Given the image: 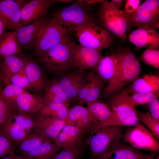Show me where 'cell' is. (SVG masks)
Returning a JSON list of instances; mask_svg holds the SVG:
<instances>
[{
  "label": "cell",
  "mask_w": 159,
  "mask_h": 159,
  "mask_svg": "<svg viewBox=\"0 0 159 159\" xmlns=\"http://www.w3.org/2000/svg\"><path fill=\"white\" fill-rule=\"evenodd\" d=\"M89 159H91V158H89Z\"/></svg>",
  "instance_id": "54"
},
{
  "label": "cell",
  "mask_w": 159,
  "mask_h": 159,
  "mask_svg": "<svg viewBox=\"0 0 159 159\" xmlns=\"http://www.w3.org/2000/svg\"><path fill=\"white\" fill-rule=\"evenodd\" d=\"M128 40L138 49L143 47H159V34L155 29L147 27L137 28L131 33Z\"/></svg>",
  "instance_id": "17"
},
{
  "label": "cell",
  "mask_w": 159,
  "mask_h": 159,
  "mask_svg": "<svg viewBox=\"0 0 159 159\" xmlns=\"http://www.w3.org/2000/svg\"><path fill=\"white\" fill-rule=\"evenodd\" d=\"M122 0H111L110 1L112 4L119 10L122 7L124 2Z\"/></svg>",
  "instance_id": "45"
},
{
  "label": "cell",
  "mask_w": 159,
  "mask_h": 159,
  "mask_svg": "<svg viewBox=\"0 0 159 159\" xmlns=\"http://www.w3.org/2000/svg\"><path fill=\"white\" fill-rule=\"evenodd\" d=\"M24 69L32 88L38 91H42L45 89L48 82L40 67L37 63L26 58Z\"/></svg>",
  "instance_id": "24"
},
{
  "label": "cell",
  "mask_w": 159,
  "mask_h": 159,
  "mask_svg": "<svg viewBox=\"0 0 159 159\" xmlns=\"http://www.w3.org/2000/svg\"><path fill=\"white\" fill-rule=\"evenodd\" d=\"M115 53L118 60V68L114 78L103 91L105 97L111 96L119 92L138 77L141 72L139 60L130 50L120 48Z\"/></svg>",
  "instance_id": "1"
},
{
  "label": "cell",
  "mask_w": 159,
  "mask_h": 159,
  "mask_svg": "<svg viewBox=\"0 0 159 159\" xmlns=\"http://www.w3.org/2000/svg\"><path fill=\"white\" fill-rule=\"evenodd\" d=\"M88 75L85 70L78 69L60 76V85L70 102L77 100L79 92Z\"/></svg>",
  "instance_id": "14"
},
{
  "label": "cell",
  "mask_w": 159,
  "mask_h": 159,
  "mask_svg": "<svg viewBox=\"0 0 159 159\" xmlns=\"http://www.w3.org/2000/svg\"><path fill=\"white\" fill-rule=\"evenodd\" d=\"M3 95L8 102L17 109L16 100L17 97L27 92L25 89L12 84L6 85L3 89Z\"/></svg>",
  "instance_id": "39"
},
{
  "label": "cell",
  "mask_w": 159,
  "mask_h": 159,
  "mask_svg": "<svg viewBox=\"0 0 159 159\" xmlns=\"http://www.w3.org/2000/svg\"><path fill=\"white\" fill-rule=\"evenodd\" d=\"M122 130L118 125H107L90 131L85 142L90 148L91 159H99L121 143Z\"/></svg>",
  "instance_id": "3"
},
{
  "label": "cell",
  "mask_w": 159,
  "mask_h": 159,
  "mask_svg": "<svg viewBox=\"0 0 159 159\" xmlns=\"http://www.w3.org/2000/svg\"><path fill=\"white\" fill-rule=\"evenodd\" d=\"M92 82L91 72L88 74L79 92L77 100L80 104H83L85 98L87 94Z\"/></svg>",
  "instance_id": "42"
},
{
  "label": "cell",
  "mask_w": 159,
  "mask_h": 159,
  "mask_svg": "<svg viewBox=\"0 0 159 159\" xmlns=\"http://www.w3.org/2000/svg\"><path fill=\"white\" fill-rule=\"evenodd\" d=\"M24 0H0V16L4 21L6 29L16 31L20 23L21 9Z\"/></svg>",
  "instance_id": "13"
},
{
  "label": "cell",
  "mask_w": 159,
  "mask_h": 159,
  "mask_svg": "<svg viewBox=\"0 0 159 159\" xmlns=\"http://www.w3.org/2000/svg\"><path fill=\"white\" fill-rule=\"evenodd\" d=\"M91 73L92 84L84 101V104H86L98 100L105 85V82L98 76L94 71L92 72Z\"/></svg>",
  "instance_id": "33"
},
{
  "label": "cell",
  "mask_w": 159,
  "mask_h": 159,
  "mask_svg": "<svg viewBox=\"0 0 159 159\" xmlns=\"http://www.w3.org/2000/svg\"><path fill=\"white\" fill-rule=\"evenodd\" d=\"M84 1L89 5L98 3H101L103 0H83Z\"/></svg>",
  "instance_id": "47"
},
{
  "label": "cell",
  "mask_w": 159,
  "mask_h": 159,
  "mask_svg": "<svg viewBox=\"0 0 159 159\" xmlns=\"http://www.w3.org/2000/svg\"><path fill=\"white\" fill-rule=\"evenodd\" d=\"M14 142L0 131V158L14 152Z\"/></svg>",
  "instance_id": "40"
},
{
  "label": "cell",
  "mask_w": 159,
  "mask_h": 159,
  "mask_svg": "<svg viewBox=\"0 0 159 159\" xmlns=\"http://www.w3.org/2000/svg\"><path fill=\"white\" fill-rule=\"evenodd\" d=\"M0 80V130L17 109L9 104L4 97L3 93V84Z\"/></svg>",
  "instance_id": "34"
},
{
  "label": "cell",
  "mask_w": 159,
  "mask_h": 159,
  "mask_svg": "<svg viewBox=\"0 0 159 159\" xmlns=\"http://www.w3.org/2000/svg\"><path fill=\"white\" fill-rule=\"evenodd\" d=\"M148 104L150 115L155 118L159 120V101L158 98L155 99Z\"/></svg>",
  "instance_id": "44"
},
{
  "label": "cell",
  "mask_w": 159,
  "mask_h": 159,
  "mask_svg": "<svg viewBox=\"0 0 159 159\" xmlns=\"http://www.w3.org/2000/svg\"><path fill=\"white\" fill-rule=\"evenodd\" d=\"M15 155V154L13 152L3 158L2 159H13Z\"/></svg>",
  "instance_id": "48"
},
{
  "label": "cell",
  "mask_w": 159,
  "mask_h": 159,
  "mask_svg": "<svg viewBox=\"0 0 159 159\" xmlns=\"http://www.w3.org/2000/svg\"><path fill=\"white\" fill-rule=\"evenodd\" d=\"M61 148L54 141L48 142L21 154L28 159H54Z\"/></svg>",
  "instance_id": "28"
},
{
  "label": "cell",
  "mask_w": 159,
  "mask_h": 159,
  "mask_svg": "<svg viewBox=\"0 0 159 159\" xmlns=\"http://www.w3.org/2000/svg\"><path fill=\"white\" fill-rule=\"evenodd\" d=\"M130 94L145 93L159 91V75L146 74L138 77L127 87Z\"/></svg>",
  "instance_id": "25"
},
{
  "label": "cell",
  "mask_w": 159,
  "mask_h": 159,
  "mask_svg": "<svg viewBox=\"0 0 159 159\" xmlns=\"http://www.w3.org/2000/svg\"><path fill=\"white\" fill-rule=\"evenodd\" d=\"M57 2L56 0L25 1L21 8V24L19 29L44 17L50 6Z\"/></svg>",
  "instance_id": "12"
},
{
  "label": "cell",
  "mask_w": 159,
  "mask_h": 159,
  "mask_svg": "<svg viewBox=\"0 0 159 159\" xmlns=\"http://www.w3.org/2000/svg\"><path fill=\"white\" fill-rule=\"evenodd\" d=\"M122 135L124 142L136 149L159 152V143L152 133L139 121Z\"/></svg>",
  "instance_id": "10"
},
{
  "label": "cell",
  "mask_w": 159,
  "mask_h": 159,
  "mask_svg": "<svg viewBox=\"0 0 159 159\" xmlns=\"http://www.w3.org/2000/svg\"><path fill=\"white\" fill-rule=\"evenodd\" d=\"M53 141L38 133L33 132L23 140L15 144L21 153L27 152L44 143Z\"/></svg>",
  "instance_id": "32"
},
{
  "label": "cell",
  "mask_w": 159,
  "mask_h": 159,
  "mask_svg": "<svg viewBox=\"0 0 159 159\" xmlns=\"http://www.w3.org/2000/svg\"><path fill=\"white\" fill-rule=\"evenodd\" d=\"M45 89L44 102L69 105L70 102L59 80L55 79L52 80L48 83Z\"/></svg>",
  "instance_id": "30"
},
{
  "label": "cell",
  "mask_w": 159,
  "mask_h": 159,
  "mask_svg": "<svg viewBox=\"0 0 159 159\" xmlns=\"http://www.w3.org/2000/svg\"><path fill=\"white\" fill-rule=\"evenodd\" d=\"M17 55L24 56L20 51L16 31L4 33L0 40V57Z\"/></svg>",
  "instance_id": "29"
},
{
  "label": "cell",
  "mask_w": 159,
  "mask_h": 159,
  "mask_svg": "<svg viewBox=\"0 0 159 159\" xmlns=\"http://www.w3.org/2000/svg\"><path fill=\"white\" fill-rule=\"evenodd\" d=\"M122 13L127 23V31L134 27L159 28L158 0H145L131 14H127L123 11Z\"/></svg>",
  "instance_id": "8"
},
{
  "label": "cell",
  "mask_w": 159,
  "mask_h": 159,
  "mask_svg": "<svg viewBox=\"0 0 159 159\" xmlns=\"http://www.w3.org/2000/svg\"><path fill=\"white\" fill-rule=\"evenodd\" d=\"M69 33L51 19L48 20L36 37L33 46L35 54L40 56L50 47L65 38Z\"/></svg>",
  "instance_id": "11"
},
{
  "label": "cell",
  "mask_w": 159,
  "mask_h": 159,
  "mask_svg": "<svg viewBox=\"0 0 159 159\" xmlns=\"http://www.w3.org/2000/svg\"><path fill=\"white\" fill-rule=\"evenodd\" d=\"M159 156H158L156 158V159H159Z\"/></svg>",
  "instance_id": "52"
},
{
  "label": "cell",
  "mask_w": 159,
  "mask_h": 159,
  "mask_svg": "<svg viewBox=\"0 0 159 159\" xmlns=\"http://www.w3.org/2000/svg\"><path fill=\"white\" fill-rule=\"evenodd\" d=\"M1 58L0 57V64L1 63Z\"/></svg>",
  "instance_id": "53"
},
{
  "label": "cell",
  "mask_w": 159,
  "mask_h": 159,
  "mask_svg": "<svg viewBox=\"0 0 159 159\" xmlns=\"http://www.w3.org/2000/svg\"><path fill=\"white\" fill-rule=\"evenodd\" d=\"M69 105L62 103L43 102L39 115L57 118L64 121L66 124L71 125L68 116Z\"/></svg>",
  "instance_id": "31"
},
{
  "label": "cell",
  "mask_w": 159,
  "mask_h": 159,
  "mask_svg": "<svg viewBox=\"0 0 159 159\" xmlns=\"http://www.w3.org/2000/svg\"><path fill=\"white\" fill-rule=\"evenodd\" d=\"M24 56L17 55L4 57L0 63V79L6 85L10 84L11 77L24 67L26 60Z\"/></svg>",
  "instance_id": "22"
},
{
  "label": "cell",
  "mask_w": 159,
  "mask_h": 159,
  "mask_svg": "<svg viewBox=\"0 0 159 159\" xmlns=\"http://www.w3.org/2000/svg\"><path fill=\"white\" fill-rule=\"evenodd\" d=\"M68 116L71 125L89 132L98 124L87 107L81 105H76L68 109Z\"/></svg>",
  "instance_id": "20"
},
{
  "label": "cell",
  "mask_w": 159,
  "mask_h": 159,
  "mask_svg": "<svg viewBox=\"0 0 159 159\" xmlns=\"http://www.w3.org/2000/svg\"><path fill=\"white\" fill-rule=\"evenodd\" d=\"M17 159H28L24 157H22L18 155H17Z\"/></svg>",
  "instance_id": "50"
},
{
  "label": "cell",
  "mask_w": 159,
  "mask_h": 159,
  "mask_svg": "<svg viewBox=\"0 0 159 159\" xmlns=\"http://www.w3.org/2000/svg\"><path fill=\"white\" fill-rule=\"evenodd\" d=\"M24 67L19 72L11 77L10 80V84L25 89L26 88L29 89H32L26 77Z\"/></svg>",
  "instance_id": "41"
},
{
  "label": "cell",
  "mask_w": 159,
  "mask_h": 159,
  "mask_svg": "<svg viewBox=\"0 0 159 159\" xmlns=\"http://www.w3.org/2000/svg\"><path fill=\"white\" fill-rule=\"evenodd\" d=\"M90 5L83 0H77L73 4L56 11L51 19L62 29L70 32L93 18L90 12Z\"/></svg>",
  "instance_id": "5"
},
{
  "label": "cell",
  "mask_w": 159,
  "mask_h": 159,
  "mask_svg": "<svg viewBox=\"0 0 159 159\" xmlns=\"http://www.w3.org/2000/svg\"><path fill=\"white\" fill-rule=\"evenodd\" d=\"M118 63L115 53L104 57L94 68L95 72L105 82L110 83L116 72Z\"/></svg>",
  "instance_id": "26"
},
{
  "label": "cell",
  "mask_w": 159,
  "mask_h": 159,
  "mask_svg": "<svg viewBox=\"0 0 159 159\" xmlns=\"http://www.w3.org/2000/svg\"><path fill=\"white\" fill-rule=\"evenodd\" d=\"M86 105L92 115L98 123L95 128L105 126L117 125L109 105L98 100Z\"/></svg>",
  "instance_id": "21"
},
{
  "label": "cell",
  "mask_w": 159,
  "mask_h": 159,
  "mask_svg": "<svg viewBox=\"0 0 159 159\" xmlns=\"http://www.w3.org/2000/svg\"><path fill=\"white\" fill-rule=\"evenodd\" d=\"M5 29H6V26L5 23L0 16V40L3 34L4 31Z\"/></svg>",
  "instance_id": "46"
},
{
  "label": "cell",
  "mask_w": 159,
  "mask_h": 159,
  "mask_svg": "<svg viewBox=\"0 0 159 159\" xmlns=\"http://www.w3.org/2000/svg\"><path fill=\"white\" fill-rule=\"evenodd\" d=\"M38 115L33 132L54 141L66 124L65 122L56 117Z\"/></svg>",
  "instance_id": "16"
},
{
  "label": "cell",
  "mask_w": 159,
  "mask_h": 159,
  "mask_svg": "<svg viewBox=\"0 0 159 159\" xmlns=\"http://www.w3.org/2000/svg\"><path fill=\"white\" fill-rule=\"evenodd\" d=\"M141 59L146 65L156 69L159 68V49L157 48H147L143 51Z\"/></svg>",
  "instance_id": "38"
},
{
  "label": "cell",
  "mask_w": 159,
  "mask_h": 159,
  "mask_svg": "<svg viewBox=\"0 0 159 159\" xmlns=\"http://www.w3.org/2000/svg\"><path fill=\"white\" fill-rule=\"evenodd\" d=\"M101 4L97 15L100 23L104 29L125 42L127 27L122 11L107 0H103Z\"/></svg>",
  "instance_id": "9"
},
{
  "label": "cell",
  "mask_w": 159,
  "mask_h": 159,
  "mask_svg": "<svg viewBox=\"0 0 159 159\" xmlns=\"http://www.w3.org/2000/svg\"><path fill=\"white\" fill-rule=\"evenodd\" d=\"M74 31L80 44L100 52L110 47L113 42L111 34L98 25L93 19L76 27Z\"/></svg>",
  "instance_id": "4"
},
{
  "label": "cell",
  "mask_w": 159,
  "mask_h": 159,
  "mask_svg": "<svg viewBox=\"0 0 159 159\" xmlns=\"http://www.w3.org/2000/svg\"><path fill=\"white\" fill-rule=\"evenodd\" d=\"M130 93L129 99L135 107L148 104L155 99L158 98L159 91L153 92Z\"/></svg>",
  "instance_id": "37"
},
{
  "label": "cell",
  "mask_w": 159,
  "mask_h": 159,
  "mask_svg": "<svg viewBox=\"0 0 159 159\" xmlns=\"http://www.w3.org/2000/svg\"><path fill=\"white\" fill-rule=\"evenodd\" d=\"M38 115L18 110L14 113L0 130L15 143H17L33 132Z\"/></svg>",
  "instance_id": "7"
},
{
  "label": "cell",
  "mask_w": 159,
  "mask_h": 159,
  "mask_svg": "<svg viewBox=\"0 0 159 159\" xmlns=\"http://www.w3.org/2000/svg\"><path fill=\"white\" fill-rule=\"evenodd\" d=\"M140 0H126L123 12L127 14H130L134 12L138 8L140 3Z\"/></svg>",
  "instance_id": "43"
},
{
  "label": "cell",
  "mask_w": 159,
  "mask_h": 159,
  "mask_svg": "<svg viewBox=\"0 0 159 159\" xmlns=\"http://www.w3.org/2000/svg\"><path fill=\"white\" fill-rule=\"evenodd\" d=\"M128 88L122 89L111 96L109 105L117 125L135 126L139 122L136 109L129 99Z\"/></svg>",
  "instance_id": "6"
},
{
  "label": "cell",
  "mask_w": 159,
  "mask_h": 159,
  "mask_svg": "<svg viewBox=\"0 0 159 159\" xmlns=\"http://www.w3.org/2000/svg\"><path fill=\"white\" fill-rule=\"evenodd\" d=\"M87 146L84 142L72 148H63L54 159H79Z\"/></svg>",
  "instance_id": "36"
},
{
  "label": "cell",
  "mask_w": 159,
  "mask_h": 159,
  "mask_svg": "<svg viewBox=\"0 0 159 159\" xmlns=\"http://www.w3.org/2000/svg\"><path fill=\"white\" fill-rule=\"evenodd\" d=\"M76 43L68 35L39 57L45 69L59 76L74 67L73 56Z\"/></svg>",
  "instance_id": "2"
},
{
  "label": "cell",
  "mask_w": 159,
  "mask_h": 159,
  "mask_svg": "<svg viewBox=\"0 0 159 159\" xmlns=\"http://www.w3.org/2000/svg\"><path fill=\"white\" fill-rule=\"evenodd\" d=\"M17 155H16V154L15 155V156L14 157V158L13 159H17Z\"/></svg>",
  "instance_id": "51"
},
{
  "label": "cell",
  "mask_w": 159,
  "mask_h": 159,
  "mask_svg": "<svg viewBox=\"0 0 159 159\" xmlns=\"http://www.w3.org/2000/svg\"><path fill=\"white\" fill-rule=\"evenodd\" d=\"M103 57L101 52L76 44L73 56L74 67L82 70L94 68Z\"/></svg>",
  "instance_id": "15"
},
{
  "label": "cell",
  "mask_w": 159,
  "mask_h": 159,
  "mask_svg": "<svg viewBox=\"0 0 159 159\" xmlns=\"http://www.w3.org/2000/svg\"><path fill=\"white\" fill-rule=\"evenodd\" d=\"M54 141L61 148H67L80 145L88 130L79 128L72 125L65 124Z\"/></svg>",
  "instance_id": "18"
},
{
  "label": "cell",
  "mask_w": 159,
  "mask_h": 159,
  "mask_svg": "<svg viewBox=\"0 0 159 159\" xmlns=\"http://www.w3.org/2000/svg\"><path fill=\"white\" fill-rule=\"evenodd\" d=\"M57 1H60L64 4H68L71 3L73 1L72 0H57Z\"/></svg>",
  "instance_id": "49"
},
{
  "label": "cell",
  "mask_w": 159,
  "mask_h": 159,
  "mask_svg": "<svg viewBox=\"0 0 159 159\" xmlns=\"http://www.w3.org/2000/svg\"><path fill=\"white\" fill-rule=\"evenodd\" d=\"M139 120L147 127L155 138L159 141V120L153 117L149 112L146 113L136 110Z\"/></svg>",
  "instance_id": "35"
},
{
  "label": "cell",
  "mask_w": 159,
  "mask_h": 159,
  "mask_svg": "<svg viewBox=\"0 0 159 159\" xmlns=\"http://www.w3.org/2000/svg\"><path fill=\"white\" fill-rule=\"evenodd\" d=\"M43 102V99L40 96L30 94L27 92L17 97L16 105L19 111L35 114L40 110Z\"/></svg>",
  "instance_id": "27"
},
{
  "label": "cell",
  "mask_w": 159,
  "mask_h": 159,
  "mask_svg": "<svg viewBox=\"0 0 159 159\" xmlns=\"http://www.w3.org/2000/svg\"><path fill=\"white\" fill-rule=\"evenodd\" d=\"M99 159H155L153 155L144 153L130 145L120 143Z\"/></svg>",
  "instance_id": "23"
},
{
  "label": "cell",
  "mask_w": 159,
  "mask_h": 159,
  "mask_svg": "<svg viewBox=\"0 0 159 159\" xmlns=\"http://www.w3.org/2000/svg\"><path fill=\"white\" fill-rule=\"evenodd\" d=\"M48 20L44 17L16 31L20 50H26L33 47L37 34Z\"/></svg>",
  "instance_id": "19"
}]
</instances>
